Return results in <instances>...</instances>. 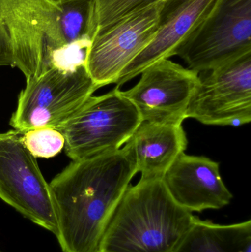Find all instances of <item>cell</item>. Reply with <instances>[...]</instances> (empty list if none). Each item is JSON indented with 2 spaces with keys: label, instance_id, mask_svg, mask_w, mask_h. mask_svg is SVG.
Returning a JSON list of instances; mask_svg holds the SVG:
<instances>
[{
  "label": "cell",
  "instance_id": "obj_1",
  "mask_svg": "<svg viewBox=\"0 0 251 252\" xmlns=\"http://www.w3.org/2000/svg\"><path fill=\"white\" fill-rule=\"evenodd\" d=\"M137 173L126 147L72 161L50 183L63 252H99L124 194Z\"/></svg>",
  "mask_w": 251,
  "mask_h": 252
},
{
  "label": "cell",
  "instance_id": "obj_2",
  "mask_svg": "<svg viewBox=\"0 0 251 252\" xmlns=\"http://www.w3.org/2000/svg\"><path fill=\"white\" fill-rule=\"evenodd\" d=\"M195 216L171 196L162 179L128 187L99 252H172Z\"/></svg>",
  "mask_w": 251,
  "mask_h": 252
},
{
  "label": "cell",
  "instance_id": "obj_3",
  "mask_svg": "<svg viewBox=\"0 0 251 252\" xmlns=\"http://www.w3.org/2000/svg\"><path fill=\"white\" fill-rule=\"evenodd\" d=\"M56 0H0V66L18 67L28 78L63 69L66 44Z\"/></svg>",
  "mask_w": 251,
  "mask_h": 252
},
{
  "label": "cell",
  "instance_id": "obj_4",
  "mask_svg": "<svg viewBox=\"0 0 251 252\" xmlns=\"http://www.w3.org/2000/svg\"><path fill=\"white\" fill-rule=\"evenodd\" d=\"M142 122L119 87L91 96L60 127L64 148L72 160L120 149Z\"/></svg>",
  "mask_w": 251,
  "mask_h": 252
},
{
  "label": "cell",
  "instance_id": "obj_5",
  "mask_svg": "<svg viewBox=\"0 0 251 252\" xmlns=\"http://www.w3.org/2000/svg\"><path fill=\"white\" fill-rule=\"evenodd\" d=\"M98 89L85 64L69 70L50 68L27 79L10 126L22 133L39 127L57 129Z\"/></svg>",
  "mask_w": 251,
  "mask_h": 252
},
{
  "label": "cell",
  "instance_id": "obj_6",
  "mask_svg": "<svg viewBox=\"0 0 251 252\" xmlns=\"http://www.w3.org/2000/svg\"><path fill=\"white\" fill-rule=\"evenodd\" d=\"M251 53V0H215L177 51L200 73Z\"/></svg>",
  "mask_w": 251,
  "mask_h": 252
},
{
  "label": "cell",
  "instance_id": "obj_7",
  "mask_svg": "<svg viewBox=\"0 0 251 252\" xmlns=\"http://www.w3.org/2000/svg\"><path fill=\"white\" fill-rule=\"evenodd\" d=\"M20 133L0 132V198L56 236V206L50 184Z\"/></svg>",
  "mask_w": 251,
  "mask_h": 252
},
{
  "label": "cell",
  "instance_id": "obj_8",
  "mask_svg": "<svg viewBox=\"0 0 251 252\" xmlns=\"http://www.w3.org/2000/svg\"><path fill=\"white\" fill-rule=\"evenodd\" d=\"M187 118L208 126H243L251 121V53L198 73Z\"/></svg>",
  "mask_w": 251,
  "mask_h": 252
},
{
  "label": "cell",
  "instance_id": "obj_9",
  "mask_svg": "<svg viewBox=\"0 0 251 252\" xmlns=\"http://www.w3.org/2000/svg\"><path fill=\"white\" fill-rule=\"evenodd\" d=\"M164 0L121 19L94 36L85 66L99 89L115 84L121 72L148 46L159 27Z\"/></svg>",
  "mask_w": 251,
  "mask_h": 252
},
{
  "label": "cell",
  "instance_id": "obj_10",
  "mask_svg": "<svg viewBox=\"0 0 251 252\" xmlns=\"http://www.w3.org/2000/svg\"><path fill=\"white\" fill-rule=\"evenodd\" d=\"M134 87L122 91L142 121L183 124L199 83L197 72L169 59L150 65Z\"/></svg>",
  "mask_w": 251,
  "mask_h": 252
},
{
  "label": "cell",
  "instance_id": "obj_11",
  "mask_svg": "<svg viewBox=\"0 0 251 252\" xmlns=\"http://www.w3.org/2000/svg\"><path fill=\"white\" fill-rule=\"evenodd\" d=\"M162 181L172 198L191 213L223 208L233 198L221 177L219 163L208 157L182 153Z\"/></svg>",
  "mask_w": 251,
  "mask_h": 252
},
{
  "label": "cell",
  "instance_id": "obj_12",
  "mask_svg": "<svg viewBox=\"0 0 251 252\" xmlns=\"http://www.w3.org/2000/svg\"><path fill=\"white\" fill-rule=\"evenodd\" d=\"M215 0H164L159 27L154 38L121 72L115 83L120 87L141 74L150 65L176 56L212 7Z\"/></svg>",
  "mask_w": 251,
  "mask_h": 252
},
{
  "label": "cell",
  "instance_id": "obj_13",
  "mask_svg": "<svg viewBox=\"0 0 251 252\" xmlns=\"http://www.w3.org/2000/svg\"><path fill=\"white\" fill-rule=\"evenodd\" d=\"M183 124L142 121L124 146L142 179H162L188 145Z\"/></svg>",
  "mask_w": 251,
  "mask_h": 252
},
{
  "label": "cell",
  "instance_id": "obj_14",
  "mask_svg": "<svg viewBox=\"0 0 251 252\" xmlns=\"http://www.w3.org/2000/svg\"><path fill=\"white\" fill-rule=\"evenodd\" d=\"M172 252H251V220L220 225L195 216Z\"/></svg>",
  "mask_w": 251,
  "mask_h": 252
},
{
  "label": "cell",
  "instance_id": "obj_15",
  "mask_svg": "<svg viewBox=\"0 0 251 252\" xmlns=\"http://www.w3.org/2000/svg\"><path fill=\"white\" fill-rule=\"evenodd\" d=\"M60 8V25L69 47L88 50L96 35L94 0H56Z\"/></svg>",
  "mask_w": 251,
  "mask_h": 252
},
{
  "label": "cell",
  "instance_id": "obj_16",
  "mask_svg": "<svg viewBox=\"0 0 251 252\" xmlns=\"http://www.w3.org/2000/svg\"><path fill=\"white\" fill-rule=\"evenodd\" d=\"M161 0H94L96 35L123 18Z\"/></svg>",
  "mask_w": 251,
  "mask_h": 252
},
{
  "label": "cell",
  "instance_id": "obj_17",
  "mask_svg": "<svg viewBox=\"0 0 251 252\" xmlns=\"http://www.w3.org/2000/svg\"><path fill=\"white\" fill-rule=\"evenodd\" d=\"M27 149L36 158L55 157L64 148L63 135L53 127H39L23 133L21 136Z\"/></svg>",
  "mask_w": 251,
  "mask_h": 252
}]
</instances>
